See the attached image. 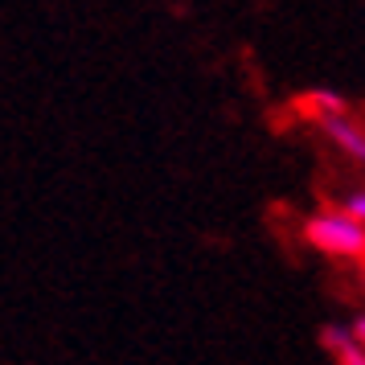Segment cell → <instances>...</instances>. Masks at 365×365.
<instances>
[{
  "instance_id": "cell-2",
  "label": "cell",
  "mask_w": 365,
  "mask_h": 365,
  "mask_svg": "<svg viewBox=\"0 0 365 365\" xmlns=\"http://www.w3.org/2000/svg\"><path fill=\"white\" fill-rule=\"evenodd\" d=\"M316 132L324 135V140H329L345 160H353L357 168H365V123H361V119L336 115V119H324Z\"/></svg>"
},
{
  "instance_id": "cell-1",
  "label": "cell",
  "mask_w": 365,
  "mask_h": 365,
  "mask_svg": "<svg viewBox=\"0 0 365 365\" xmlns=\"http://www.w3.org/2000/svg\"><path fill=\"white\" fill-rule=\"evenodd\" d=\"M304 242L324 255V259H341V263H365V222L349 214L345 205H324L316 214L304 217Z\"/></svg>"
},
{
  "instance_id": "cell-5",
  "label": "cell",
  "mask_w": 365,
  "mask_h": 365,
  "mask_svg": "<svg viewBox=\"0 0 365 365\" xmlns=\"http://www.w3.org/2000/svg\"><path fill=\"white\" fill-rule=\"evenodd\" d=\"M336 205H345V210L357 217V222H365V185H357V189L341 193V201H336Z\"/></svg>"
},
{
  "instance_id": "cell-3",
  "label": "cell",
  "mask_w": 365,
  "mask_h": 365,
  "mask_svg": "<svg viewBox=\"0 0 365 365\" xmlns=\"http://www.w3.org/2000/svg\"><path fill=\"white\" fill-rule=\"evenodd\" d=\"M292 111H296L304 123H312V128H320L324 119L353 115L349 99L345 95H336V91H329V86H312V91H304L299 99H292Z\"/></svg>"
},
{
  "instance_id": "cell-4",
  "label": "cell",
  "mask_w": 365,
  "mask_h": 365,
  "mask_svg": "<svg viewBox=\"0 0 365 365\" xmlns=\"http://www.w3.org/2000/svg\"><path fill=\"white\" fill-rule=\"evenodd\" d=\"M320 345L332 357V365H365V345L353 336V329L341 324H324L320 329Z\"/></svg>"
},
{
  "instance_id": "cell-6",
  "label": "cell",
  "mask_w": 365,
  "mask_h": 365,
  "mask_svg": "<svg viewBox=\"0 0 365 365\" xmlns=\"http://www.w3.org/2000/svg\"><path fill=\"white\" fill-rule=\"evenodd\" d=\"M353 336L365 345V316H357V320H353Z\"/></svg>"
}]
</instances>
